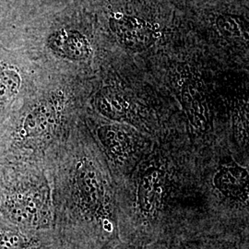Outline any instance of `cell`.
I'll return each mask as SVG.
<instances>
[{
    "instance_id": "obj_1",
    "label": "cell",
    "mask_w": 249,
    "mask_h": 249,
    "mask_svg": "<svg viewBox=\"0 0 249 249\" xmlns=\"http://www.w3.org/2000/svg\"><path fill=\"white\" fill-rule=\"evenodd\" d=\"M45 164L59 239L73 249H107L122 242L109 165L88 126L76 122Z\"/></svg>"
},
{
    "instance_id": "obj_2",
    "label": "cell",
    "mask_w": 249,
    "mask_h": 249,
    "mask_svg": "<svg viewBox=\"0 0 249 249\" xmlns=\"http://www.w3.org/2000/svg\"><path fill=\"white\" fill-rule=\"evenodd\" d=\"M65 87L40 90L0 124V162L45 163L76 124Z\"/></svg>"
},
{
    "instance_id": "obj_3",
    "label": "cell",
    "mask_w": 249,
    "mask_h": 249,
    "mask_svg": "<svg viewBox=\"0 0 249 249\" xmlns=\"http://www.w3.org/2000/svg\"><path fill=\"white\" fill-rule=\"evenodd\" d=\"M0 215L27 229L55 231L53 187L45 163L0 162Z\"/></svg>"
},
{
    "instance_id": "obj_4",
    "label": "cell",
    "mask_w": 249,
    "mask_h": 249,
    "mask_svg": "<svg viewBox=\"0 0 249 249\" xmlns=\"http://www.w3.org/2000/svg\"><path fill=\"white\" fill-rule=\"evenodd\" d=\"M89 130L107 162L116 168H135V164L142 159V134L129 124L114 122Z\"/></svg>"
},
{
    "instance_id": "obj_5",
    "label": "cell",
    "mask_w": 249,
    "mask_h": 249,
    "mask_svg": "<svg viewBox=\"0 0 249 249\" xmlns=\"http://www.w3.org/2000/svg\"><path fill=\"white\" fill-rule=\"evenodd\" d=\"M33 73L20 58L0 53V124L36 89Z\"/></svg>"
},
{
    "instance_id": "obj_6",
    "label": "cell",
    "mask_w": 249,
    "mask_h": 249,
    "mask_svg": "<svg viewBox=\"0 0 249 249\" xmlns=\"http://www.w3.org/2000/svg\"><path fill=\"white\" fill-rule=\"evenodd\" d=\"M213 187L224 199L248 209L249 171L231 158L221 160L214 173Z\"/></svg>"
},
{
    "instance_id": "obj_7",
    "label": "cell",
    "mask_w": 249,
    "mask_h": 249,
    "mask_svg": "<svg viewBox=\"0 0 249 249\" xmlns=\"http://www.w3.org/2000/svg\"><path fill=\"white\" fill-rule=\"evenodd\" d=\"M59 241L55 231L27 229L0 215V249H54Z\"/></svg>"
},
{
    "instance_id": "obj_8",
    "label": "cell",
    "mask_w": 249,
    "mask_h": 249,
    "mask_svg": "<svg viewBox=\"0 0 249 249\" xmlns=\"http://www.w3.org/2000/svg\"><path fill=\"white\" fill-rule=\"evenodd\" d=\"M110 26L118 41L126 48L142 50L156 40V32L145 20L127 16L112 18Z\"/></svg>"
},
{
    "instance_id": "obj_9",
    "label": "cell",
    "mask_w": 249,
    "mask_h": 249,
    "mask_svg": "<svg viewBox=\"0 0 249 249\" xmlns=\"http://www.w3.org/2000/svg\"><path fill=\"white\" fill-rule=\"evenodd\" d=\"M181 101L194 133H209L212 119L203 91L196 85L187 83L182 89Z\"/></svg>"
},
{
    "instance_id": "obj_10",
    "label": "cell",
    "mask_w": 249,
    "mask_h": 249,
    "mask_svg": "<svg viewBox=\"0 0 249 249\" xmlns=\"http://www.w3.org/2000/svg\"><path fill=\"white\" fill-rule=\"evenodd\" d=\"M95 107L109 120L119 123L127 121L129 102L118 89L111 87L101 89L95 97Z\"/></svg>"
},
{
    "instance_id": "obj_11",
    "label": "cell",
    "mask_w": 249,
    "mask_h": 249,
    "mask_svg": "<svg viewBox=\"0 0 249 249\" xmlns=\"http://www.w3.org/2000/svg\"><path fill=\"white\" fill-rule=\"evenodd\" d=\"M248 226L234 227L202 236L203 249H249Z\"/></svg>"
},
{
    "instance_id": "obj_12",
    "label": "cell",
    "mask_w": 249,
    "mask_h": 249,
    "mask_svg": "<svg viewBox=\"0 0 249 249\" xmlns=\"http://www.w3.org/2000/svg\"><path fill=\"white\" fill-rule=\"evenodd\" d=\"M107 249H203V241L201 237H194L160 241L146 245H130L120 242Z\"/></svg>"
},
{
    "instance_id": "obj_13",
    "label": "cell",
    "mask_w": 249,
    "mask_h": 249,
    "mask_svg": "<svg viewBox=\"0 0 249 249\" xmlns=\"http://www.w3.org/2000/svg\"><path fill=\"white\" fill-rule=\"evenodd\" d=\"M73 249L72 248H71L69 245H67L66 243H64L63 241H59V243H58V245L55 247V249Z\"/></svg>"
}]
</instances>
